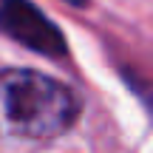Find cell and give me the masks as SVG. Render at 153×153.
Instances as JSON below:
<instances>
[{"label":"cell","mask_w":153,"mask_h":153,"mask_svg":"<svg viewBox=\"0 0 153 153\" xmlns=\"http://www.w3.org/2000/svg\"><path fill=\"white\" fill-rule=\"evenodd\" d=\"M79 116V99L68 85L28 68L0 71V133L17 139H51Z\"/></svg>","instance_id":"obj_1"},{"label":"cell","mask_w":153,"mask_h":153,"mask_svg":"<svg viewBox=\"0 0 153 153\" xmlns=\"http://www.w3.org/2000/svg\"><path fill=\"white\" fill-rule=\"evenodd\" d=\"M0 28L20 40L23 45L43 51V54H62V37L31 3L26 0H3L0 3Z\"/></svg>","instance_id":"obj_2"},{"label":"cell","mask_w":153,"mask_h":153,"mask_svg":"<svg viewBox=\"0 0 153 153\" xmlns=\"http://www.w3.org/2000/svg\"><path fill=\"white\" fill-rule=\"evenodd\" d=\"M65 3H85V0H65Z\"/></svg>","instance_id":"obj_3"}]
</instances>
